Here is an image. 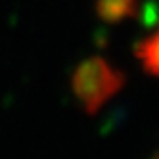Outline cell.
<instances>
[{"label": "cell", "mask_w": 159, "mask_h": 159, "mask_svg": "<svg viewBox=\"0 0 159 159\" xmlns=\"http://www.w3.org/2000/svg\"><path fill=\"white\" fill-rule=\"evenodd\" d=\"M123 86L125 73L100 56H92L79 63L71 77V88L88 115L98 113L100 107L107 100H111Z\"/></svg>", "instance_id": "cell-1"}, {"label": "cell", "mask_w": 159, "mask_h": 159, "mask_svg": "<svg viewBox=\"0 0 159 159\" xmlns=\"http://www.w3.org/2000/svg\"><path fill=\"white\" fill-rule=\"evenodd\" d=\"M96 16L106 23H121L136 14L138 0H96Z\"/></svg>", "instance_id": "cell-2"}, {"label": "cell", "mask_w": 159, "mask_h": 159, "mask_svg": "<svg viewBox=\"0 0 159 159\" xmlns=\"http://www.w3.org/2000/svg\"><path fill=\"white\" fill-rule=\"evenodd\" d=\"M136 58L140 60L142 67L150 75L159 77V27L155 29V33H152L150 37H146L142 42H138Z\"/></svg>", "instance_id": "cell-3"}, {"label": "cell", "mask_w": 159, "mask_h": 159, "mask_svg": "<svg viewBox=\"0 0 159 159\" xmlns=\"http://www.w3.org/2000/svg\"><path fill=\"white\" fill-rule=\"evenodd\" d=\"M152 159H159V152H155V155H153Z\"/></svg>", "instance_id": "cell-4"}]
</instances>
